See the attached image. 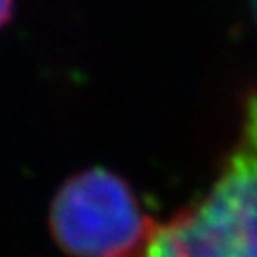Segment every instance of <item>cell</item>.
<instances>
[{
  "label": "cell",
  "mask_w": 257,
  "mask_h": 257,
  "mask_svg": "<svg viewBox=\"0 0 257 257\" xmlns=\"http://www.w3.org/2000/svg\"><path fill=\"white\" fill-rule=\"evenodd\" d=\"M158 225L132 187L105 168L69 177L50 206L52 236L71 257H145Z\"/></svg>",
  "instance_id": "obj_1"
},
{
  "label": "cell",
  "mask_w": 257,
  "mask_h": 257,
  "mask_svg": "<svg viewBox=\"0 0 257 257\" xmlns=\"http://www.w3.org/2000/svg\"><path fill=\"white\" fill-rule=\"evenodd\" d=\"M200 204L229 257H257V92L246 95L240 136Z\"/></svg>",
  "instance_id": "obj_2"
},
{
  "label": "cell",
  "mask_w": 257,
  "mask_h": 257,
  "mask_svg": "<svg viewBox=\"0 0 257 257\" xmlns=\"http://www.w3.org/2000/svg\"><path fill=\"white\" fill-rule=\"evenodd\" d=\"M145 257H229L200 200L160 223Z\"/></svg>",
  "instance_id": "obj_3"
},
{
  "label": "cell",
  "mask_w": 257,
  "mask_h": 257,
  "mask_svg": "<svg viewBox=\"0 0 257 257\" xmlns=\"http://www.w3.org/2000/svg\"><path fill=\"white\" fill-rule=\"evenodd\" d=\"M14 14V8H12V0H2V23L6 25Z\"/></svg>",
  "instance_id": "obj_4"
},
{
  "label": "cell",
  "mask_w": 257,
  "mask_h": 257,
  "mask_svg": "<svg viewBox=\"0 0 257 257\" xmlns=\"http://www.w3.org/2000/svg\"><path fill=\"white\" fill-rule=\"evenodd\" d=\"M253 6H255V16H257V0H253Z\"/></svg>",
  "instance_id": "obj_5"
}]
</instances>
